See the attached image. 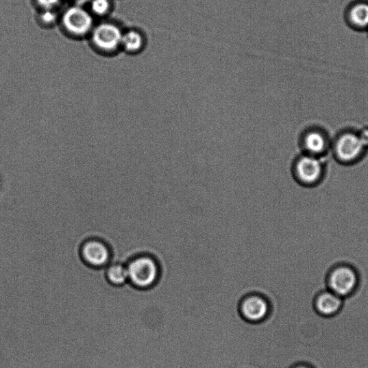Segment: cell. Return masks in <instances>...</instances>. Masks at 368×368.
Instances as JSON below:
<instances>
[{"mask_svg": "<svg viewBox=\"0 0 368 368\" xmlns=\"http://www.w3.org/2000/svg\"><path fill=\"white\" fill-rule=\"evenodd\" d=\"M125 26L120 21L109 18L97 21L86 41L96 54L112 58L122 53V39Z\"/></svg>", "mask_w": 368, "mask_h": 368, "instance_id": "1", "label": "cell"}, {"mask_svg": "<svg viewBox=\"0 0 368 368\" xmlns=\"http://www.w3.org/2000/svg\"><path fill=\"white\" fill-rule=\"evenodd\" d=\"M97 21L86 7L66 5L60 12L57 27L66 38L82 41L89 37Z\"/></svg>", "mask_w": 368, "mask_h": 368, "instance_id": "2", "label": "cell"}, {"mask_svg": "<svg viewBox=\"0 0 368 368\" xmlns=\"http://www.w3.org/2000/svg\"><path fill=\"white\" fill-rule=\"evenodd\" d=\"M128 282L138 289L154 286L160 275V265L149 254H140L130 258L126 263Z\"/></svg>", "mask_w": 368, "mask_h": 368, "instance_id": "3", "label": "cell"}, {"mask_svg": "<svg viewBox=\"0 0 368 368\" xmlns=\"http://www.w3.org/2000/svg\"><path fill=\"white\" fill-rule=\"evenodd\" d=\"M359 282L357 271L347 264H341L330 271L327 284L330 291L345 299L357 291Z\"/></svg>", "mask_w": 368, "mask_h": 368, "instance_id": "4", "label": "cell"}, {"mask_svg": "<svg viewBox=\"0 0 368 368\" xmlns=\"http://www.w3.org/2000/svg\"><path fill=\"white\" fill-rule=\"evenodd\" d=\"M325 155L315 156L303 153L296 159L293 171L300 184L313 186L321 180L325 173Z\"/></svg>", "mask_w": 368, "mask_h": 368, "instance_id": "5", "label": "cell"}, {"mask_svg": "<svg viewBox=\"0 0 368 368\" xmlns=\"http://www.w3.org/2000/svg\"><path fill=\"white\" fill-rule=\"evenodd\" d=\"M79 255L87 267L95 269H106L112 260L110 246L105 241L97 238L85 240L81 245Z\"/></svg>", "mask_w": 368, "mask_h": 368, "instance_id": "6", "label": "cell"}, {"mask_svg": "<svg viewBox=\"0 0 368 368\" xmlns=\"http://www.w3.org/2000/svg\"><path fill=\"white\" fill-rule=\"evenodd\" d=\"M365 151L359 136L352 132L339 138L332 150L336 159L346 164L355 163L362 158Z\"/></svg>", "mask_w": 368, "mask_h": 368, "instance_id": "7", "label": "cell"}, {"mask_svg": "<svg viewBox=\"0 0 368 368\" xmlns=\"http://www.w3.org/2000/svg\"><path fill=\"white\" fill-rule=\"evenodd\" d=\"M345 306V299L329 289L319 292L313 300L315 313L325 319H332L340 314Z\"/></svg>", "mask_w": 368, "mask_h": 368, "instance_id": "8", "label": "cell"}, {"mask_svg": "<svg viewBox=\"0 0 368 368\" xmlns=\"http://www.w3.org/2000/svg\"><path fill=\"white\" fill-rule=\"evenodd\" d=\"M242 317L250 322H260L266 319L270 312L268 300L258 294H252L245 297L240 306Z\"/></svg>", "mask_w": 368, "mask_h": 368, "instance_id": "9", "label": "cell"}, {"mask_svg": "<svg viewBox=\"0 0 368 368\" xmlns=\"http://www.w3.org/2000/svg\"><path fill=\"white\" fill-rule=\"evenodd\" d=\"M148 45L146 34L138 27H125L122 39V53L129 56L141 54Z\"/></svg>", "mask_w": 368, "mask_h": 368, "instance_id": "10", "label": "cell"}, {"mask_svg": "<svg viewBox=\"0 0 368 368\" xmlns=\"http://www.w3.org/2000/svg\"><path fill=\"white\" fill-rule=\"evenodd\" d=\"M303 152L315 156H322L329 151L328 140L319 132H308L302 143Z\"/></svg>", "mask_w": 368, "mask_h": 368, "instance_id": "11", "label": "cell"}, {"mask_svg": "<svg viewBox=\"0 0 368 368\" xmlns=\"http://www.w3.org/2000/svg\"><path fill=\"white\" fill-rule=\"evenodd\" d=\"M105 276L108 284L114 287H122L129 283L126 264L123 262H112L105 269Z\"/></svg>", "mask_w": 368, "mask_h": 368, "instance_id": "12", "label": "cell"}, {"mask_svg": "<svg viewBox=\"0 0 368 368\" xmlns=\"http://www.w3.org/2000/svg\"><path fill=\"white\" fill-rule=\"evenodd\" d=\"M114 0H90L86 8L97 21L111 18L114 9Z\"/></svg>", "mask_w": 368, "mask_h": 368, "instance_id": "13", "label": "cell"}, {"mask_svg": "<svg viewBox=\"0 0 368 368\" xmlns=\"http://www.w3.org/2000/svg\"><path fill=\"white\" fill-rule=\"evenodd\" d=\"M61 10L36 11V22L39 27L47 30L58 27Z\"/></svg>", "mask_w": 368, "mask_h": 368, "instance_id": "14", "label": "cell"}, {"mask_svg": "<svg viewBox=\"0 0 368 368\" xmlns=\"http://www.w3.org/2000/svg\"><path fill=\"white\" fill-rule=\"evenodd\" d=\"M353 24L360 27H368V4H357L352 8L349 13Z\"/></svg>", "mask_w": 368, "mask_h": 368, "instance_id": "15", "label": "cell"}, {"mask_svg": "<svg viewBox=\"0 0 368 368\" xmlns=\"http://www.w3.org/2000/svg\"><path fill=\"white\" fill-rule=\"evenodd\" d=\"M36 11L61 10L65 5V0H32Z\"/></svg>", "mask_w": 368, "mask_h": 368, "instance_id": "16", "label": "cell"}, {"mask_svg": "<svg viewBox=\"0 0 368 368\" xmlns=\"http://www.w3.org/2000/svg\"><path fill=\"white\" fill-rule=\"evenodd\" d=\"M66 5H75L86 7L90 2V0H65Z\"/></svg>", "mask_w": 368, "mask_h": 368, "instance_id": "17", "label": "cell"}, {"mask_svg": "<svg viewBox=\"0 0 368 368\" xmlns=\"http://www.w3.org/2000/svg\"><path fill=\"white\" fill-rule=\"evenodd\" d=\"M362 143L363 144L365 149H368V129L363 130L360 134L358 135Z\"/></svg>", "mask_w": 368, "mask_h": 368, "instance_id": "18", "label": "cell"}, {"mask_svg": "<svg viewBox=\"0 0 368 368\" xmlns=\"http://www.w3.org/2000/svg\"><path fill=\"white\" fill-rule=\"evenodd\" d=\"M291 368H315V367L311 364H309L308 363H299L296 364L295 365H293Z\"/></svg>", "mask_w": 368, "mask_h": 368, "instance_id": "19", "label": "cell"}]
</instances>
